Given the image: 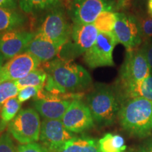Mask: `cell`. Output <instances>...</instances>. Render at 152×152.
Returning <instances> with one entry per match:
<instances>
[{
    "instance_id": "obj_1",
    "label": "cell",
    "mask_w": 152,
    "mask_h": 152,
    "mask_svg": "<svg viewBox=\"0 0 152 152\" xmlns=\"http://www.w3.org/2000/svg\"><path fill=\"white\" fill-rule=\"evenodd\" d=\"M45 64L47 79L44 87L51 94L80 92L92 84L90 73L72 59L57 58Z\"/></svg>"
},
{
    "instance_id": "obj_2",
    "label": "cell",
    "mask_w": 152,
    "mask_h": 152,
    "mask_svg": "<svg viewBox=\"0 0 152 152\" xmlns=\"http://www.w3.org/2000/svg\"><path fill=\"white\" fill-rule=\"evenodd\" d=\"M118 118L127 132L145 137L152 130V101L143 98L124 101L121 104Z\"/></svg>"
},
{
    "instance_id": "obj_3",
    "label": "cell",
    "mask_w": 152,
    "mask_h": 152,
    "mask_svg": "<svg viewBox=\"0 0 152 152\" xmlns=\"http://www.w3.org/2000/svg\"><path fill=\"white\" fill-rule=\"evenodd\" d=\"M87 105L98 125H111L118 118L121 105L116 91L104 85H98L87 95Z\"/></svg>"
},
{
    "instance_id": "obj_4",
    "label": "cell",
    "mask_w": 152,
    "mask_h": 152,
    "mask_svg": "<svg viewBox=\"0 0 152 152\" xmlns=\"http://www.w3.org/2000/svg\"><path fill=\"white\" fill-rule=\"evenodd\" d=\"M39 115L35 109L20 110L8 125V130L16 141L22 144L36 142L39 140L41 131Z\"/></svg>"
},
{
    "instance_id": "obj_5",
    "label": "cell",
    "mask_w": 152,
    "mask_h": 152,
    "mask_svg": "<svg viewBox=\"0 0 152 152\" xmlns=\"http://www.w3.org/2000/svg\"><path fill=\"white\" fill-rule=\"evenodd\" d=\"M98 34L93 23H73L71 37L60 52L61 58L71 59L84 54L94 45Z\"/></svg>"
},
{
    "instance_id": "obj_6",
    "label": "cell",
    "mask_w": 152,
    "mask_h": 152,
    "mask_svg": "<svg viewBox=\"0 0 152 152\" xmlns=\"http://www.w3.org/2000/svg\"><path fill=\"white\" fill-rule=\"evenodd\" d=\"M117 9L113 0H72L68 14L73 23L91 24L101 13Z\"/></svg>"
},
{
    "instance_id": "obj_7",
    "label": "cell",
    "mask_w": 152,
    "mask_h": 152,
    "mask_svg": "<svg viewBox=\"0 0 152 152\" xmlns=\"http://www.w3.org/2000/svg\"><path fill=\"white\" fill-rule=\"evenodd\" d=\"M71 30L64 11L55 7L44 18L38 32L62 48L71 37Z\"/></svg>"
},
{
    "instance_id": "obj_8",
    "label": "cell",
    "mask_w": 152,
    "mask_h": 152,
    "mask_svg": "<svg viewBox=\"0 0 152 152\" xmlns=\"http://www.w3.org/2000/svg\"><path fill=\"white\" fill-rule=\"evenodd\" d=\"M118 43L113 33H99L94 45L84 54L85 64L91 68L113 66V49Z\"/></svg>"
},
{
    "instance_id": "obj_9",
    "label": "cell",
    "mask_w": 152,
    "mask_h": 152,
    "mask_svg": "<svg viewBox=\"0 0 152 152\" xmlns=\"http://www.w3.org/2000/svg\"><path fill=\"white\" fill-rule=\"evenodd\" d=\"M151 68L140 48L127 51L118 84H128L141 81L151 73Z\"/></svg>"
},
{
    "instance_id": "obj_10",
    "label": "cell",
    "mask_w": 152,
    "mask_h": 152,
    "mask_svg": "<svg viewBox=\"0 0 152 152\" xmlns=\"http://www.w3.org/2000/svg\"><path fill=\"white\" fill-rule=\"evenodd\" d=\"M113 34L118 42L127 51L137 49L143 40L137 18L123 12H117V19Z\"/></svg>"
},
{
    "instance_id": "obj_11",
    "label": "cell",
    "mask_w": 152,
    "mask_h": 152,
    "mask_svg": "<svg viewBox=\"0 0 152 152\" xmlns=\"http://www.w3.org/2000/svg\"><path fill=\"white\" fill-rule=\"evenodd\" d=\"M64 127L72 133H81L94 127V121L90 109L80 99L73 100L61 118Z\"/></svg>"
},
{
    "instance_id": "obj_12",
    "label": "cell",
    "mask_w": 152,
    "mask_h": 152,
    "mask_svg": "<svg viewBox=\"0 0 152 152\" xmlns=\"http://www.w3.org/2000/svg\"><path fill=\"white\" fill-rule=\"evenodd\" d=\"M40 61L33 54L23 52L9 59L0 71L1 82L16 81L26 77L40 65Z\"/></svg>"
},
{
    "instance_id": "obj_13",
    "label": "cell",
    "mask_w": 152,
    "mask_h": 152,
    "mask_svg": "<svg viewBox=\"0 0 152 152\" xmlns=\"http://www.w3.org/2000/svg\"><path fill=\"white\" fill-rule=\"evenodd\" d=\"M73 100L61 99L58 95L39 91L33 106L42 117L47 120H61Z\"/></svg>"
},
{
    "instance_id": "obj_14",
    "label": "cell",
    "mask_w": 152,
    "mask_h": 152,
    "mask_svg": "<svg viewBox=\"0 0 152 152\" xmlns=\"http://www.w3.org/2000/svg\"><path fill=\"white\" fill-rule=\"evenodd\" d=\"M75 137L66 130L61 120L44 119L42 122L39 140L50 152L56 151Z\"/></svg>"
},
{
    "instance_id": "obj_15",
    "label": "cell",
    "mask_w": 152,
    "mask_h": 152,
    "mask_svg": "<svg viewBox=\"0 0 152 152\" xmlns=\"http://www.w3.org/2000/svg\"><path fill=\"white\" fill-rule=\"evenodd\" d=\"M35 33L18 29L0 33V55L11 59L25 52Z\"/></svg>"
},
{
    "instance_id": "obj_16",
    "label": "cell",
    "mask_w": 152,
    "mask_h": 152,
    "mask_svg": "<svg viewBox=\"0 0 152 152\" xmlns=\"http://www.w3.org/2000/svg\"><path fill=\"white\" fill-rule=\"evenodd\" d=\"M61 50V47L37 32L28 44L24 52L33 54L41 63H46L54 59L57 54H60Z\"/></svg>"
},
{
    "instance_id": "obj_17",
    "label": "cell",
    "mask_w": 152,
    "mask_h": 152,
    "mask_svg": "<svg viewBox=\"0 0 152 152\" xmlns=\"http://www.w3.org/2000/svg\"><path fill=\"white\" fill-rule=\"evenodd\" d=\"M116 93L121 104L125 100L134 98H143L152 101V72L141 81L118 84Z\"/></svg>"
},
{
    "instance_id": "obj_18",
    "label": "cell",
    "mask_w": 152,
    "mask_h": 152,
    "mask_svg": "<svg viewBox=\"0 0 152 152\" xmlns=\"http://www.w3.org/2000/svg\"><path fill=\"white\" fill-rule=\"evenodd\" d=\"M53 152H100L99 140L90 137H75Z\"/></svg>"
},
{
    "instance_id": "obj_19",
    "label": "cell",
    "mask_w": 152,
    "mask_h": 152,
    "mask_svg": "<svg viewBox=\"0 0 152 152\" xmlns=\"http://www.w3.org/2000/svg\"><path fill=\"white\" fill-rule=\"evenodd\" d=\"M26 20L23 15L16 9L0 7V33L18 29Z\"/></svg>"
},
{
    "instance_id": "obj_20",
    "label": "cell",
    "mask_w": 152,
    "mask_h": 152,
    "mask_svg": "<svg viewBox=\"0 0 152 152\" xmlns=\"http://www.w3.org/2000/svg\"><path fill=\"white\" fill-rule=\"evenodd\" d=\"M20 107L21 103L16 97L7 100L1 106L0 110V132H2L7 125H9V123L16 116L20 111Z\"/></svg>"
},
{
    "instance_id": "obj_21",
    "label": "cell",
    "mask_w": 152,
    "mask_h": 152,
    "mask_svg": "<svg viewBox=\"0 0 152 152\" xmlns=\"http://www.w3.org/2000/svg\"><path fill=\"white\" fill-rule=\"evenodd\" d=\"M100 152H123L126 149L125 140L120 134L106 133L99 140Z\"/></svg>"
},
{
    "instance_id": "obj_22",
    "label": "cell",
    "mask_w": 152,
    "mask_h": 152,
    "mask_svg": "<svg viewBox=\"0 0 152 152\" xmlns=\"http://www.w3.org/2000/svg\"><path fill=\"white\" fill-rule=\"evenodd\" d=\"M47 79V73L43 69H37L32 71L26 77L14 81L19 90L27 87H38L44 88Z\"/></svg>"
},
{
    "instance_id": "obj_23",
    "label": "cell",
    "mask_w": 152,
    "mask_h": 152,
    "mask_svg": "<svg viewBox=\"0 0 152 152\" xmlns=\"http://www.w3.org/2000/svg\"><path fill=\"white\" fill-rule=\"evenodd\" d=\"M59 0H18L20 9L26 14H34L56 7Z\"/></svg>"
},
{
    "instance_id": "obj_24",
    "label": "cell",
    "mask_w": 152,
    "mask_h": 152,
    "mask_svg": "<svg viewBox=\"0 0 152 152\" xmlns=\"http://www.w3.org/2000/svg\"><path fill=\"white\" fill-rule=\"evenodd\" d=\"M117 19V12L111 11H103L93 23L99 33H113Z\"/></svg>"
},
{
    "instance_id": "obj_25",
    "label": "cell",
    "mask_w": 152,
    "mask_h": 152,
    "mask_svg": "<svg viewBox=\"0 0 152 152\" xmlns=\"http://www.w3.org/2000/svg\"><path fill=\"white\" fill-rule=\"evenodd\" d=\"M18 92L19 89L14 81L0 83V109L7 100L18 96Z\"/></svg>"
},
{
    "instance_id": "obj_26",
    "label": "cell",
    "mask_w": 152,
    "mask_h": 152,
    "mask_svg": "<svg viewBox=\"0 0 152 152\" xmlns=\"http://www.w3.org/2000/svg\"><path fill=\"white\" fill-rule=\"evenodd\" d=\"M144 40L152 38V17L146 16L137 19Z\"/></svg>"
},
{
    "instance_id": "obj_27",
    "label": "cell",
    "mask_w": 152,
    "mask_h": 152,
    "mask_svg": "<svg viewBox=\"0 0 152 152\" xmlns=\"http://www.w3.org/2000/svg\"><path fill=\"white\" fill-rule=\"evenodd\" d=\"M43 88L38 87H27L19 90L18 99L20 103L28 101L33 97H36L39 94V91Z\"/></svg>"
},
{
    "instance_id": "obj_28",
    "label": "cell",
    "mask_w": 152,
    "mask_h": 152,
    "mask_svg": "<svg viewBox=\"0 0 152 152\" xmlns=\"http://www.w3.org/2000/svg\"><path fill=\"white\" fill-rule=\"evenodd\" d=\"M0 152H17L8 133H4L0 135Z\"/></svg>"
},
{
    "instance_id": "obj_29",
    "label": "cell",
    "mask_w": 152,
    "mask_h": 152,
    "mask_svg": "<svg viewBox=\"0 0 152 152\" xmlns=\"http://www.w3.org/2000/svg\"><path fill=\"white\" fill-rule=\"evenodd\" d=\"M17 152H50L45 146L33 142L18 146Z\"/></svg>"
},
{
    "instance_id": "obj_30",
    "label": "cell",
    "mask_w": 152,
    "mask_h": 152,
    "mask_svg": "<svg viewBox=\"0 0 152 152\" xmlns=\"http://www.w3.org/2000/svg\"><path fill=\"white\" fill-rule=\"evenodd\" d=\"M140 49L143 52L147 61L152 71V39H145Z\"/></svg>"
},
{
    "instance_id": "obj_31",
    "label": "cell",
    "mask_w": 152,
    "mask_h": 152,
    "mask_svg": "<svg viewBox=\"0 0 152 152\" xmlns=\"http://www.w3.org/2000/svg\"><path fill=\"white\" fill-rule=\"evenodd\" d=\"M18 0H0V7L10 9H16Z\"/></svg>"
},
{
    "instance_id": "obj_32",
    "label": "cell",
    "mask_w": 152,
    "mask_h": 152,
    "mask_svg": "<svg viewBox=\"0 0 152 152\" xmlns=\"http://www.w3.org/2000/svg\"><path fill=\"white\" fill-rule=\"evenodd\" d=\"M139 152H152V140H150L140 148Z\"/></svg>"
},
{
    "instance_id": "obj_33",
    "label": "cell",
    "mask_w": 152,
    "mask_h": 152,
    "mask_svg": "<svg viewBox=\"0 0 152 152\" xmlns=\"http://www.w3.org/2000/svg\"><path fill=\"white\" fill-rule=\"evenodd\" d=\"M129 0H117V9L126 7L128 4Z\"/></svg>"
},
{
    "instance_id": "obj_34",
    "label": "cell",
    "mask_w": 152,
    "mask_h": 152,
    "mask_svg": "<svg viewBox=\"0 0 152 152\" xmlns=\"http://www.w3.org/2000/svg\"><path fill=\"white\" fill-rule=\"evenodd\" d=\"M148 13L152 17V0H148Z\"/></svg>"
},
{
    "instance_id": "obj_35",
    "label": "cell",
    "mask_w": 152,
    "mask_h": 152,
    "mask_svg": "<svg viewBox=\"0 0 152 152\" xmlns=\"http://www.w3.org/2000/svg\"><path fill=\"white\" fill-rule=\"evenodd\" d=\"M3 62H4V58L1 56V55H0V71H1V68H2L4 66Z\"/></svg>"
},
{
    "instance_id": "obj_36",
    "label": "cell",
    "mask_w": 152,
    "mask_h": 152,
    "mask_svg": "<svg viewBox=\"0 0 152 152\" xmlns=\"http://www.w3.org/2000/svg\"><path fill=\"white\" fill-rule=\"evenodd\" d=\"M0 83H1V74H0Z\"/></svg>"
},
{
    "instance_id": "obj_37",
    "label": "cell",
    "mask_w": 152,
    "mask_h": 152,
    "mask_svg": "<svg viewBox=\"0 0 152 152\" xmlns=\"http://www.w3.org/2000/svg\"><path fill=\"white\" fill-rule=\"evenodd\" d=\"M113 1H116V2H117V0H113Z\"/></svg>"
},
{
    "instance_id": "obj_38",
    "label": "cell",
    "mask_w": 152,
    "mask_h": 152,
    "mask_svg": "<svg viewBox=\"0 0 152 152\" xmlns=\"http://www.w3.org/2000/svg\"><path fill=\"white\" fill-rule=\"evenodd\" d=\"M0 110H1V109H0ZM0 121H1V118H0Z\"/></svg>"
}]
</instances>
